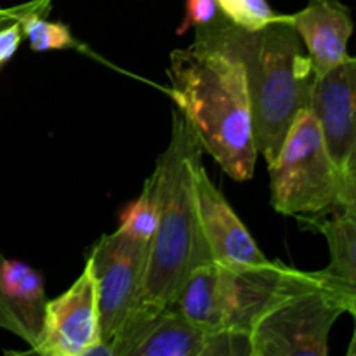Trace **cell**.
Wrapping results in <instances>:
<instances>
[{"instance_id":"obj_1","label":"cell","mask_w":356,"mask_h":356,"mask_svg":"<svg viewBox=\"0 0 356 356\" xmlns=\"http://www.w3.org/2000/svg\"><path fill=\"white\" fill-rule=\"evenodd\" d=\"M200 141L179 108L172 111L170 141L156 160L159 222L149 238L148 259L134 306L111 346L113 356H129L159 316L172 308L191 268L212 259L198 228L195 169L202 162Z\"/></svg>"},{"instance_id":"obj_2","label":"cell","mask_w":356,"mask_h":356,"mask_svg":"<svg viewBox=\"0 0 356 356\" xmlns=\"http://www.w3.org/2000/svg\"><path fill=\"white\" fill-rule=\"evenodd\" d=\"M195 38L232 52L243 66L254 143L268 165L275 162L298 115L308 110L316 75L305 44L287 16L243 30L221 14L195 28Z\"/></svg>"},{"instance_id":"obj_3","label":"cell","mask_w":356,"mask_h":356,"mask_svg":"<svg viewBox=\"0 0 356 356\" xmlns=\"http://www.w3.org/2000/svg\"><path fill=\"white\" fill-rule=\"evenodd\" d=\"M170 94L202 148L235 181L254 176L257 149L243 66L232 52L195 38L174 49L167 68Z\"/></svg>"},{"instance_id":"obj_4","label":"cell","mask_w":356,"mask_h":356,"mask_svg":"<svg viewBox=\"0 0 356 356\" xmlns=\"http://www.w3.org/2000/svg\"><path fill=\"white\" fill-rule=\"evenodd\" d=\"M344 313L318 271L291 268L277 298L250 327V356H327L330 330Z\"/></svg>"},{"instance_id":"obj_5","label":"cell","mask_w":356,"mask_h":356,"mask_svg":"<svg viewBox=\"0 0 356 356\" xmlns=\"http://www.w3.org/2000/svg\"><path fill=\"white\" fill-rule=\"evenodd\" d=\"M270 169L271 205L280 214L312 219L341 207V181L312 110L298 115Z\"/></svg>"},{"instance_id":"obj_6","label":"cell","mask_w":356,"mask_h":356,"mask_svg":"<svg viewBox=\"0 0 356 356\" xmlns=\"http://www.w3.org/2000/svg\"><path fill=\"white\" fill-rule=\"evenodd\" d=\"M148 247L149 240L136 238L118 228L101 236L87 259L96 284L101 343L110 350L138 298Z\"/></svg>"},{"instance_id":"obj_7","label":"cell","mask_w":356,"mask_h":356,"mask_svg":"<svg viewBox=\"0 0 356 356\" xmlns=\"http://www.w3.org/2000/svg\"><path fill=\"white\" fill-rule=\"evenodd\" d=\"M309 110L320 125L327 153L339 174L341 207L356 209V59L315 80Z\"/></svg>"},{"instance_id":"obj_8","label":"cell","mask_w":356,"mask_h":356,"mask_svg":"<svg viewBox=\"0 0 356 356\" xmlns=\"http://www.w3.org/2000/svg\"><path fill=\"white\" fill-rule=\"evenodd\" d=\"M101 343L96 284L87 261L72 287L47 301L40 341L31 353L42 356H86Z\"/></svg>"},{"instance_id":"obj_9","label":"cell","mask_w":356,"mask_h":356,"mask_svg":"<svg viewBox=\"0 0 356 356\" xmlns=\"http://www.w3.org/2000/svg\"><path fill=\"white\" fill-rule=\"evenodd\" d=\"M195 207L198 228L212 259L221 266H249L266 263V256L250 236L232 205L207 176L204 163L195 169Z\"/></svg>"},{"instance_id":"obj_10","label":"cell","mask_w":356,"mask_h":356,"mask_svg":"<svg viewBox=\"0 0 356 356\" xmlns=\"http://www.w3.org/2000/svg\"><path fill=\"white\" fill-rule=\"evenodd\" d=\"M218 268L226 332L249 337L250 327L277 298L291 266L268 259L249 266Z\"/></svg>"},{"instance_id":"obj_11","label":"cell","mask_w":356,"mask_h":356,"mask_svg":"<svg viewBox=\"0 0 356 356\" xmlns=\"http://www.w3.org/2000/svg\"><path fill=\"white\" fill-rule=\"evenodd\" d=\"M249 355V337L238 334H212L167 309L139 339L129 356H222Z\"/></svg>"},{"instance_id":"obj_12","label":"cell","mask_w":356,"mask_h":356,"mask_svg":"<svg viewBox=\"0 0 356 356\" xmlns=\"http://www.w3.org/2000/svg\"><path fill=\"white\" fill-rule=\"evenodd\" d=\"M47 301L42 275L0 252V329L17 336L33 350L44 329Z\"/></svg>"},{"instance_id":"obj_13","label":"cell","mask_w":356,"mask_h":356,"mask_svg":"<svg viewBox=\"0 0 356 356\" xmlns=\"http://www.w3.org/2000/svg\"><path fill=\"white\" fill-rule=\"evenodd\" d=\"M305 44L316 79L348 58L353 33L351 13L341 0H309L305 9L287 16Z\"/></svg>"},{"instance_id":"obj_14","label":"cell","mask_w":356,"mask_h":356,"mask_svg":"<svg viewBox=\"0 0 356 356\" xmlns=\"http://www.w3.org/2000/svg\"><path fill=\"white\" fill-rule=\"evenodd\" d=\"M318 228L329 242L330 263L318 270L325 287L348 315L356 313V209H332L318 218L305 219Z\"/></svg>"},{"instance_id":"obj_15","label":"cell","mask_w":356,"mask_h":356,"mask_svg":"<svg viewBox=\"0 0 356 356\" xmlns=\"http://www.w3.org/2000/svg\"><path fill=\"white\" fill-rule=\"evenodd\" d=\"M170 309L207 332H226L219 268L214 259L200 261L191 268Z\"/></svg>"},{"instance_id":"obj_16","label":"cell","mask_w":356,"mask_h":356,"mask_svg":"<svg viewBox=\"0 0 356 356\" xmlns=\"http://www.w3.org/2000/svg\"><path fill=\"white\" fill-rule=\"evenodd\" d=\"M51 10L49 7H40L19 17L23 37L28 38L30 47L35 52L59 51V49H79V40L72 35L70 28L65 23L45 19Z\"/></svg>"},{"instance_id":"obj_17","label":"cell","mask_w":356,"mask_h":356,"mask_svg":"<svg viewBox=\"0 0 356 356\" xmlns=\"http://www.w3.org/2000/svg\"><path fill=\"white\" fill-rule=\"evenodd\" d=\"M159 222V191H156L155 176L145 181L141 195L124 211L120 218V226L129 235L141 240H149L155 233Z\"/></svg>"},{"instance_id":"obj_18","label":"cell","mask_w":356,"mask_h":356,"mask_svg":"<svg viewBox=\"0 0 356 356\" xmlns=\"http://www.w3.org/2000/svg\"><path fill=\"white\" fill-rule=\"evenodd\" d=\"M219 14L243 30H259L277 21L282 14L275 13L268 0H216Z\"/></svg>"},{"instance_id":"obj_19","label":"cell","mask_w":356,"mask_h":356,"mask_svg":"<svg viewBox=\"0 0 356 356\" xmlns=\"http://www.w3.org/2000/svg\"><path fill=\"white\" fill-rule=\"evenodd\" d=\"M219 14L216 0H186V17L179 31H184L190 26H204L209 24Z\"/></svg>"},{"instance_id":"obj_20","label":"cell","mask_w":356,"mask_h":356,"mask_svg":"<svg viewBox=\"0 0 356 356\" xmlns=\"http://www.w3.org/2000/svg\"><path fill=\"white\" fill-rule=\"evenodd\" d=\"M23 38L19 19L0 24V66L13 58Z\"/></svg>"},{"instance_id":"obj_21","label":"cell","mask_w":356,"mask_h":356,"mask_svg":"<svg viewBox=\"0 0 356 356\" xmlns=\"http://www.w3.org/2000/svg\"><path fill=\"white\" fill-rule=\"evenodd\" d=\"M51 6V0H30L26 3H21V6L9 7V9H2L0 7V24L9 23V21L19 19L23 14L30 13L33 9H40V7H49Z\"/></svg>"}]
</instances>
